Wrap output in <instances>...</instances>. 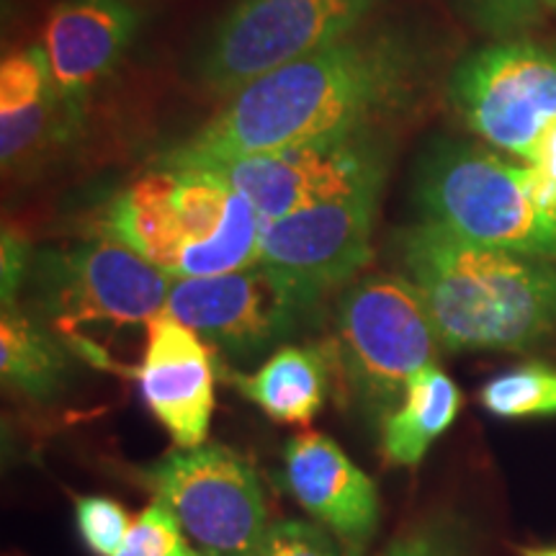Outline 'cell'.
<instances>
[{
    "label": "cell",
    "instance_id": "obj_7",
    "mask_svg": "<svg viewBox=\"0 0 556 556\" xmlns=\"http://www.w3.org/2000/svg\"><path fill=\"white\" fill-rule=\"evenodd\" d=\"M173 278L109 238L50 250L37 261V296L52 332L75 348L86 328H148L168 302Z\"/></svg>",
    "mask_w": 556,
    "mask_h": 556
},
{
    "label": "cell",
    "instance_id": "obj_15",
    "mask_svg": "<svg viewBox=\"0 0 556 556\" xmlns=\"http://www.w3.org/2000/svg\"><path fill=\"white\" fill-rule=\"evenodd\" d=\"M139 13L129 0H60L41 34V50L60 90L80 99L106 80L135 41Z\"/></svg>",
    "mask_w": 556,
    "mask_h": 556
},
{
    "label": "cell",
    "instance_id": "obj_18",
    "mask_svg": "<svg viewBox=\"0 0 556 556\" xmlns=\"http://www.w3.org/2000/svg\"><path fill=\"white\" fill-rule=\"evenodd\" d=\"M83 122L80 99L58 83L45 96L18 109L0 111V160L3 170L34 173L73 144Z\"/></svg>",
    "mask_w": 556,
    "mask_h": 556
},
{
    "label": "cell",
    "instance_id": "obj_28",
    "mask_svg": "<svg viewBox=\"0 0 556 556\" xmlns=\"http://www.w3.org/2000/svg\"><path fill=\"white\" fill-rule=\"evenodd\" d=\"M531 165L546 178V184L556 191V124H552V127L541 135L536 150H533Z\"/></svg>",
    "mask_w": 556,
    "mask_h": 556
},
{
    "label": "cell",
    "instance_id": "obj_9",
    "mask_svg": "<svg viewBox=\"0 0 556 556\" xmlns=\"http://www.w3.org/2000/svg\"><path fill=\"white\" fill-rule=\"evenodd\" d=\"M448 101L482 142L531 163L556 124V50L523 37L479 47L451 73Z\"/></svg>",
    "mask_w": 556,
    "mask_h": 556
},
{
    "label": "cell",
    "instance_id": "obj_22",
    "mask_svg": "<svg viewBox=\"0 0 556 556\" xmlns=\"http://www.w3.org/2000/svg\"><path fill=\"white\" fill-rule=\"evenodd\" d=\"M131 523L129 513L111 497L86 495L75 500V526L80 539L96 556H116L127 541Z\"/></svg>",
    "mask_w": 556,
    "mask_h": 556
},
{
    "label": "cell",
    "instance_id": "obj_26",
    "mask_svg": "<svg viewBox=\"0 0 556 556\" xmlns=\"http://www.w3.org/2000/svg\"><path fill=\"white\" fill-rule=\"evenodd\" d=\"M381 556H464V548L446 523H426L394 541Z\"/></svg>",
    "mask_w": 556,
    "mask_h": 556
},
{
    "label": "cell",
    "instance_id": "obj_1",
    "mask_svg": "<svg viewBox=\"0 0 556 556\" xmlns=\"http://www.w3.org/2000/svg\"><path fill=\"white\" fill-rule=\"evenodd\" d=\"M430 52L413 26L379 24L235 90L155 168L204 170L263 152L384 131L420 101Z\"/></svg>",
    "mask_w": 556,
    "mask_h": 556
},
{
    "label": "cell",
    "instance_id": "obj_11",
    "mask_svg": "<svg viewBox=\"0 0 556 556\" xmlns=\"http://www.w3.org/2000/svg\"><path fill=\"white\" fill-rule=\"evenodd\" d=\"M387 142L384 131H374L263 152L204 170L240 191L263 222H274L387 180Z\"/></svg>",
    "mask_w": 556,
    "mask_h": 556
},
{
    "label": "cell",
    "instance_id": "obj_5",
    "mask_svg": "<svg viewBox=\"0 0 556 556\" xmlns=\"http://www.w3.org/2000/svg\"><path fill=\"white\" fill-rule=\"evenodd\" d=\"M328 340L340 384L379 422L405 397L409 379L435 364L441 348L422 296L407 276L394 274L348 283Z\"/></svg>",
    "mask_w": 556,
    "mask_h": 556
},
{
    "label": "cell",
    "instance_id": "obj_8",
    "mask_svg": "<svg viewBox=\"0 0 556 556\" xmlns=\"http://www.w3.org/2000/svg\"><path fill=\"white\" fill-rule=\"evenodd\" d=\"M142 479L201 556L258 554L270 528L266 495L238 451L219 443L170 451Z\"/></svg>",
    "mask_w": 556,
    "mask_h": 556
},
{
    "label": "cell",
    "instance_id": "obj_12",
    "mask_svg": "<svg viewBox=\"0 0 556 556\" xmlns=\"http://www.w3.org/2000/svg\"><path fill=\"white\" fill-rule=\"evenodd\" d=\"M163 312L242 361L278 348L309 317L261 263L222 276L173 278Z\"/></svg>",
    "mask_w": 556,
    "mask_h": 556
},
{
    "label": "cell",
    "instance_id": "obj_27",
    "mask_svg": "<svg viewBox=\"0 0 556 556\" xmlns=\"http://www.w3.org/2000/svg\"><path fill=\"white\" fill-rule=\"evenodd\" d=\"M31 274L29 245L11 229H3V258H0V278H3V307L16 304L18 289Z\"/></svg>",
    "mask_w": 556,
    "mask_h": 556
},
{
    "label": "cell",
    "instance_id": "obj_3",
    "mask_svg": "<svg viewBox=\"0 0 556 556\" xmlns=\"http://www.w3.org/2000/svg\"><path fill=\"white\" fill-rule=\"evenodd\" d=\"M263 219L208 170L152 168L119 191L103 232L170 278H206L250 268L261 255Z\"/></svg>",
    "mask_w": 556,
    "mask_h": 556
},
{
    "label": "cell",
    "instance_id": "obj_30",
    "mask_svg": "<svg viewBox=\"0 0 556 556\" xmlns=\"http://www.w3.org/2000/svg\"><path fill=\"white\" fill-rule=\"evenodd\" d=\"M541 9H544V13H552V16H556V0H541Z\"/></svg>",
    "mask_w": 556,
    "mask_h": 556
},
{
    "label": "cell",
    "instance_id": "obj_4",
    "mask_svg": "<svg viewBox=\"0 0 556 556\" xmlns=\"http://www.w3.org/2000/svg\"><path fill=\"white\" fill-rule=\"evenodd\" d=\"M415 201L428 222L475 245L556 261V191L531 163L435 139L417 160Z\"/></svg>",
    "mask_w": 556,
    "mask_h": 556
},
{
    "label": "cell",
    "instance_id": "obj_14",
    "mask_svg": "<svg viewBox=\"0 0 556 556\" xmlns=\"http://www.w3.org/2000/svg\"><path fill=\"white\" fill-rule=\"evenodd\" d=\"M281 482L351 552H364L377 533V484L325 433L307 430L291 438L283 448Z\"/></svg>",
    "mask_w": 556,
    "mask_h": 556
},
{
    "label": "cell",
    "instance_id": "obj_17",
    "mask_svg": "<svg viewBox=\"0 0 556 556\" xmlns=\"http://www.w3.org/2000/svg\"><path fill=\"white\" fill-rule=\"evenodd\" d=\"M462 405V389L438 364L417 371L400 405L381 420V451L387 462L417 467L438 438L454 426Z\"/></svg>",
    "mask_w": 556,
    "mask_h": 556
},
{
    "label": "cell",
    "instance_id": "obj_20",
    "mask_svg": "<svg viewBox=\"0 0 556 556\" xmlns=\"http://www.w3.org/2000/svg\"><path fill=\"white\" fill-rule=\"evenodd\" d=\"M479 402L486 413L505 420L556 415V366L533 361L510 368L486 381Z\"/></svg>",
    "mask_w": 556,
    "mask_h": 556
},
{
    "label": "cell",
    "instance_id": "obj_21",
    "mask_svg": "<svg viewBox=\"0 0 556 556\" xmlns=\"http://www.w3.org/2000/svg\"><path fill=\"white\" fill-rule=\"evenodd\" d=\"M116 556H201L168 505L152 500L131 523V531Z\"/></svg>",
    "mask_w": 556,
    "mask_h": 556
},
{
    "label": "cell",
    "instance_id": "obj_24",
    "mask_svg": "<svg viewBox=\"0 0 556 556\" xmlns=\"http://www.w3.org/2000/svg\"><path fill=\"white\" fill-rule=\"evenodd\" d=\"M477 29L495 39H518L544 16L541 0H458Z\"/></svg>",
    "mask_w": 556,
    "mask_h": 556
},
{
    "label": "cell",
    "instance_id": "obj_23",
    "mask_svg": "<svg viewBox=\"0 0 556 556\" xmlns=\"http://www.w3.org/2000/svg\"><path fill=\"white\" fill-rule=\"evenodd\" d=\"M54 86L50 62L41 47L16 52L0 67V111L18 109L41 99Z\"/></svg>",
    "mask_w": 556,
    "mask_h": 556
},
{
    "label": "cell",
    "instance_id": "obj_13",
    "mask_svg": "<svg viewBox=\"0 0 556 556\" xmlns=\"http://www.w3.org/2000/svg\"><path fill=\"white\" fill-rule=\"evenodd\" d=\"M135 381L178 448L204 446L214 413V348L204 338L160 312L144 328Z\"/></svg>",
    "mask_w": 556,
    "mask_h": 556
},
{
    "label": "cell",
    "instance_id": "obj_6",
    "mask_svg": "<svg viewBox=\"0 0 556 556\" xmlns=\"http://www.w3.org/2000/svg\"><path fill=\"white\" fill-rule=\"evenodd\" d=\"M384 0H238L191 58V78L232 96L270 70L351 37Z\"/></svg>",
    "mask_w": 556,
    "mask_h": 556
},
{
    "label": "cell",
    "instance_id": "obj_19",
    "mask_svg": "<svg viewBox=\"0 0 556 556\" xmlns=\"http://www.w3.org/2000/svg\"><path fill=\"white\" fill-rule=\"evenodd\" d=\"M0 377L29 400H52L67 377V353L58 332L41 328L29 312L5 304L0 312Z\"/></svg>",
    "mask_w": 556,
    "mask_h": 556
},
{
    "label": "cell",
    "instance_id": "obj_10",
    "mask_svg": "<svg viewBox=\"0 0 556 556\" xmlns=\"http://www.w3.org/2000/svg\"><path fill=\"white\" fill-rule=\"evenodd\" d=\"M381 189L384 180L263 222L258 263L307 315L330 291L356 281L371 263Z\"/></svg>",
    "mask_w": 556,
    "mask_h": 556
},
{
    "label": "cell",
    "instance_id": "obj_29",
    "mask_svg": "<svg viewBox=\"0 0 556 556\" xmlns=\"http://www.w3.org/2000/svg\"><path fill=\"white\" fill-rule=\"evenodd\" d=\"M526 556H556V548H533Z\"/></svg>",
    "mask_w": 556,
    "mask_h": 556
},
{
    "label": "cell",
    "instance_id": "obj_16",
    "mask_svg": "<svg viewBox=\"0 0 556 556\" xmlns=\"http://www.w3.org/2000/svg\"><path fill=\"white\" fill-rule=\"evenodd\" d=\"M336 377L332 345L330 340H323L276 348L253 374H232V384L270 420L307 426L328 402Z\"/></svg>",
    "mask_w": 556,
    "mask_h": 556
},
{
    "label": "cell",
    "instance_id": "obj_25",
    "mask_svg": "<svg viewBox=\"0 0 556 556\" xmlns=\"http://www.w3.org/2000/svg\"><path fill=\"white\" fill-rule=\"evenodd\" d=\"M255 556H340L336 541L317 523L278 520L270 523Z\"/></svg>",
    "mask_w": 556,
    "mask_h": 556
},
{
    "label": "cell",
    "instance_id": "obj_2",
    "mask_svg": "<svg viewBox=\"0 0 556 556\" xmlns=\"http://www.w3.org/2000/svg\"><path fill=\"white\" fill-rule=\"evenodd\" d=\"M394 248L446 351L526 353L556 340L552 261L475 245L428 219Z\"/></svg>",
    "mask_w": 556,
    "mask_h": 556
}]
</instances>
